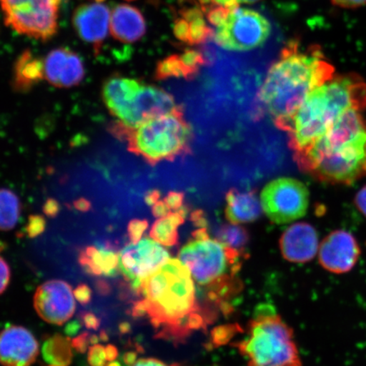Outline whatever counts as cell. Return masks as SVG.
Instances as JSON below:
<instances>
[{"mask_svg": "<svg viewBox=\"0 0 366 366\" xmlns=\"http://www.w3.org/2000/svg\"><path fill=\"white\" fill-rule=\"evenodd\" d=\"M334 72L320 46L303 48L292 39L269 68L259 92V102L282 130L311 92L333 79Z\"/></svg>", "mask_w": 366, "mask_h": 366, "instance_id": "cell-1", "label": "cell"}, {"mask_svg": "<svg viewBox=\"0 0 366 366\" xmlns=\"http://www.w3.org/2000/svg\"><path fill=\"white\" fill-rule=\"evenodd\" d=\"M301 171L330 184L350 185L366 177V119L347 112L304 152L294 154Z\"/></svg>", "mask_w": 366, "mask_h": 366, "instance_id": "cell-2", "label": "cell"}, {"mask_svg": "<svg viewBox=\"0 0 366 366\" xmlns=\"http://www.w3.org/2000/svg\"><path fill=\"white\" fill-rule=\"evenodd\" d=\"M194 280L189 269L179 259L166 263L144 279L140 294L147 302L148 315L155 330V338L182 342L192 332L187 320L201 312L197 303Z\"/></svg>", "mask_w": 366, "mask_h": 366, "instance_id": "cell-3", "label": "cell"}, {"mask_svg": "<svg viewBox=\"0 0 366 366\" xmlns=\"http://www.w3.org/2000/svg\"><path fill=\"white\" fill-rule=\"evenodd\" d=\"M366 109V82L355 73L334 76L314 89L285 127L295 154L304 152L322 137L342 114Z\"/></svg>", "mask_w": 366, "mask_h": 366, "instance_id": "cell-4", "label": "cell"}, {"mask_svg": "<svg viewBox=\"0 0 366 366\" xmlns=\"http://www.w3.org/2000/svg\"><path fill=\"white\" fill-rule=\"evenodd\" d=\"M111 132L117 139L127 142L131 153L152 166L163 160L172 162L189 154L193 137L181 107L137 127H127L117 122L111 127Z\"/></svg>", "mask_w": 366, "mask_h": 366, "instance_id": "cell-5", "label": "cell"}, {"mask_svg": "<svg viewBox=\"0 0 366 366\" xmlns=\"http://www.w3.org/2000/svg\"><path fill=\"white\" fill-rule=\"evenodd\" d=\"M194 239L182 247L178 259L186 265L196 283L208 288L209 296L222 299L237 285L240 252L209 237L206 227L193 232Z\"/></svg>", "mask_w": 366, "mask_h": 366, "instance_id": "cell-6", "label": "cell"}, {"mask_svg": "<svg viewBox=\"0 0 366 366\" xmlns=\"http://www.w3.org/2000/svg\"><path fill=\"white\" fill-rule=\"evenodd\" d=\"M237 349L247 366H303L292 329L267 306L251 320L248 334L237 343Z\"/></svg>", "mask_w": 366, "mask_h": 366, "instance_id": "cell-7", "label": "cell"}, {"mask_svg": "<svg viewBox=\"0 0 366 366\" xmlns=\"http://www.w3.org/2000/svg\"><path fill=\"white\" fill-rule=\"evenodd\" d=\"M272 34V25L262 14L249 8L232 10L213 34L219 48L233 52L262 47Z\"/></svg>", "mask_w": 366, "mask_h": 366, "instance_id": "cell-8", "label": "cell"}, {"mask_svg": "<svg viewBox=\"0 0 366 366\" xmlns=\"http://www.w3.org/2000/svg\"><path fill=\"white\" fill-rule=\"evenodd\" d=\"M6 25L41 41L56 34L58 7L51 0H1Z\"/></svg>", "mask_w": 366, "mask_h": 366, "instance_id": "cell-9", "label": "cell"}, {"mask_svg": "<svg viewBox=\"0 0 366 366\" xmlns=\"http://www.w3.org/2000/svg\"><path fill=\"white\" fill-rule=\"evenodd\" d=\"M310 194L303 182L290 177L277 178L264 187L260 197L263 210L272 222L290 223L303 217Z\"/></svg>", "mask_w": 366, "mask_h": 366, "instance_id": "cell-10", "label": "cell"}, {"mask_svg": "<svg viewBox=\"0 0 366 366\" xmlns=\"http://www.w3.org/2000/svg\"><path fill=\"white\" fill-rule=\"evenodd\" d=\"M170 259L167 250L153 239H144L125 247L121 252L119 268L132 287L140 294L144 279Z\"/></svg>", "mask_w": 366, "mask_h": 366, "instance_id": "cell-11", "label": "cell"}, {"mask_svg": "<svg viewBox=\"0 0 366 366\" xmlns=\"http://www.w3.org/2000/svg\"><path fill=\"white\" fill-rule=\"evenodd\" d=\"M74 297V292L69 283L50 280L36 288L34 309L44 322L62 326L75 313Z\"/></svg>", "mask_w": 366, "mask_h": 366, "instance_id": "cell-12", "label": "cell"}, {"mask_svg": "<svg viewBox=\"0 0 366 366\" xmlns=\"http://www.w3.org/2000/svg\"><path fill=\"white\" fill-rule=\"evenodd\" d=\"M361 249L353 234L337 230L325 237L319 248V262L327 272H350L360 257Z\"/></svg>", "mask_w": 366, "mask_h": 366, "instance_id": "cell-13", "label": "cell"}, {"mask_svg": "<svg viewBox=\"0 0 366 366\" xmlns=\"http://www.w3.org/2000/svg\"><path fill=\"white\" fill-rule=\"evenodd\" d=\"M179 107L173 96L167 91L157 86L144 84L124 121L121 122L129 127H139L155 118L172 113Z\"/></svg>", "mask_w": 366, "mask_h": 366, "instance_id": "cell-14", "label": "cell"}, {"mask_svg": "<svg viewBox=\"0 0 366 366\" xmlns=\"http://www.w3.org/2000/svg\"><path fill=\"white\" fill-rule=\"evenodd\" d=\"M39 354V345L26 328L8 326L0 337V359L3 366H31Z\"/></svg>", "mask_w": 366, "mask_h": 366, "instance_id": "cell-15", "label": "cell"}, {"mask_svg": "<svg viewBox=\"0 0 366 366\" xmlns=\"http://www.w3.org/2000/svg\"><path fill=\"white\" fill-rule=\"evenodd\" d=\"M45 79L57 88L79 85L85 76V69L79 54L65 48L49 52L44 61Z\"/></svg>", "mask_w": 366, "mask_h": 366, "instance_id": "cell-16", "label": "cell"}, {"mask_svg": "<svg viewBox=\"0 0 366 366\" xmlns=\"http://www.w3.org/2000/svg\"><path fill=\"white\" fill-rule=\"evenodd\" d=\"M279 247L283 258L287 262H309L317 254L318 233L309 223H296L283 232L279 241Z\"/></svg>", "mask_w": 366, "mask_h": 366, "instance_id": "cell-17", "label": "cell"}, {"mask_svg": "<svg viewBox=\"0 0 366 366\" xmlns=\"http://www.w3.org/2000/svg\"><path fill=\"white\" fill-rule=\"evenodd\" d=\"M111 14L102 4H86L76 9L73 16L76 33L80 38L94 45L96 52L108 34Z\"/></svg>", "mask_w": 366, "mask_h": 366, "instance_id": "cell-18", "label": "cell"}, {"mask_svg": "<svg viewBox=\"0 0 366 366\" xmlns=\"http://www.w3.org/2000/svg\"><path fill=\"white\" fill-rule=\"evenodd\" d=\"M143 86V81L120 75L109 77L104 81L102 89L104 102L109 112L119 121L124 120Z\"/></svg>", "mask_w": 366, "mask_h": 366, "instance_id": "cell-19", "label": "cell"}, {"mask_svg": "<svg viewBox=\"0 0 366 366\" xmlns=\"http://www.w3.org/2000/svg\"><path fill=\"white\" fill-rule=\"evenodd\" d=\"M146 33L143 14L135 7L120 4L111 15V34L114 39L122 43H134Z\"/></svg>", "mask_w": 366, "mask_h": 366, "instance_id": "cell-20", "label": "cell"}, {"mask_svg": "<svg viewBox=\"0 0 366 366\" xmlns=\"http://www.w3.org/2000/svg\"><path fill=\"white\" fill-rule=\"evenodd\" d=\"M225 216L232 224L256 221L262 214V204L253 190L231 189L226 195Z\"/></svg>", "mask_w": 366, "mask_h": 366, "instance_id": "cell-21", "label": "cell"}, {"mask_svg": "<svg viewBox=\"0 0 366 366\" xmlns=\"http://www.w3.org/2000/svg\"><path fill=\"white\" fill-rule=\"evenodd\" d=\"M45 76L44 62L34 56L31 50L26 49L17 58L14 65L13 88L19 93H26L43 80Z\"/></svg>", "mask_w": 366, "mask_h": 366, "instance_id": "cell-22", "label": "cell"}, {"mask_svg": "<svg viewBox=\"0 0 366 366\" xmlns=\"http://www.w3.org/2000/svg\"><path fill=\"white\" fill-rule=\"evenodd\" d=\"M79 264L85 271L94 276H113L120 258L111 250H99L94 246L86 247L79 255Z\"/></svg>", "mask_w": 366, "mask_h": 366, "instance_id": "cell-23", "label": "cell"}, {"mask_svg": "<svg viewBox=\"0 0 366 366\" xmlns=\"http://www.w3.org/2000/svg\"><path fill=\"white\" fill-rule=\"evenodd\" d=\"M189 209L183 205L177 212H172L167 217L159 218L150 230V237L163 246L172 247L178 242L177 229L185 222Z\"/></svg>", "mask_w": 366, "mask_h": 366, "instance_id": "cell-24", "label": "cell"}, {"mask_svg": "<svg viewBox=\"0 0 366 366\" xmlns=\"http://www.w3.org/2000/svg\"><path fill=\"white\" fill-rule=\"evenodd\" d=\"M42 355L45 362L49 365H70L73 358L71 338L59 333L49 337L44 342Z\"/></svg>", "mask_w": 366, "mask_h": 366, "instance_id": "cell-25", "label": "cell"}, {"mask_svg": "<svg viewBox=\"0 0 366 366\" xmlns=\"http://www.w3.org/2000/svg\"><path fill=\"white\" fill-rule=\"evenodd\" d=\"M217 239L242 254L249 244V235L244 227L230 223L219 227Z\"/></svg>", "mask_w": 366, "mask_h": 366, "instance_id": "cell-26", "label": "cell"}, {"mask_svg": "<svg viewBox=\"0 0 366 366\" xmlns=\"http://www.w3.org/2000/svg\"><path fill=\"white\" fill-rule=\"evenodd\" d=\"M1 229L11 231L16 226L20 217V202L18 197L10 189H3L1 197Z\"/></svg>", "mask_w": 366, "mask_h": 366, "instance_id": "cell-27", "label": "cell"}, {"mask_svg": "<svg viewBox=\"0 0 366 366\" xmlns=\"http://www.w3.org/2000/svg\"><path fill=\"white\" fill-rule=\"evenodd\" d=\"M154 77L158 81L167 80L171 77H183L186 80H191L179 54H172L159 61Z\"/></svg>", "mask_w": 366, "mask_h": 366, "instance_id": "cell-28", "label": "cell"}, {"mask_svg": "<svg viewBox=\"0 0 366 366\" xmlns=\"http://www.w3.org/2000/svg\"><path fill=\"white\" fill-rule=\"evenodd\" d=\"M179 56L183 65L189 72L190 79H193L198 74L200 69L206 63L204 54L194 49H186Z\"/></svg>", "mask_w": 366, "mask_h": 366, "instance_id": "cell-29", "label": "cell"}, {"mask_svg": "<svg viewBox=\"0 0 366 366\" xmlns=\"http://www.w3.org/2000/svg\"><path fill=\"white\" fill-rule=\"evenodd\" d=\"M213 31L210 27L206 24L204 17L198 18V19L190 22V45L200 44L207 41Z\"/></svg>", "mask_w": 366, "mask_h": 366, "instance_id": "cell-30", "label": "cell"}, {"mask_svg": "<svg viewBox=\"0 0 366 366\" xmlns=\"http://www.w3.org/2000/svg\"><path fill=\"white\" fill-rule=\"evenodd\" d=\"M203 11L207 18L210 24L218 26L226 20V18L230 13L231 10L225 7L217 6V4H210L209 6L203 9Z\"/></svg>", "mask_w": 366, "mask_h": 366, "instance_id": "cell-31", "label": "cell"}, {"mask_svg": "<svg viewBox=\"0 0 366 366\" xmlns=\"http://www.w3.org/2000/svg\"><path fill=\"white\" fill-rule=\"evenodd\" d=\"M149 227L147 219H134L128 223L127 232L128 236L132 244H137L141 241L142 237Z\"/></svg>", "mask_w": 366, "mask_h": 366, "instance_id": "cell-32", "label": "cell"}, {"mask_svg": "<svg viewBox=\"0 0 366 366\" xmlns=\"http://www.w3.org/2000/svg\"><path fill=\"white\" fill-rule=\"evenodd\" d=\"M45 219L43 217L39 216V214H33V216H30L26 227L27 236L30 239H35V237L42 234L45 231Z\"/></svg>", "mask_w": 366, "mask_h": 366, "instance_id": "cell-33", "label": "cell"}, {"mask_svg": "<svg viewBox=\"0 0 366 366\" xmlns=\"http://www.w3.org/2000/svg\"><path fill=\"white\" fill-rule=\"evenodd\" d=\"M259 1H262V0H199L202 9L214 4L229 9L231 11L239 7L241 4H254Z\"/></svg>", "mask_w": 366, "mask_h": 366, "instance_id": "cell-34", "label": "cell"}, {"mask_svg": "<svg viewBox=\"0 0 366 366\" xmlns=\"http://www.w3.org/2000/svg\"><path fill=\"white\" fill-rule=\"evenodd\" d=\"M173 33L178 40L182 41L183 43L189 44L190 22L187 21L182 17L176 20L175 24H174Z\"/></svg>", "mask_w": 366, "mask_h": 366, "instance_id": "cell-35", "label": "cell"}, {"mask_svg": "<svg viewBox=\"0 0 366 366\" xmlns=\"http://www.w3.org/2000/svg\"><path fill=\"white\" fill-rule=\"evenodd\" d=\"M107 360L105 347L103 345H94L89 347L88 361L91 366H104Z\"/></svg>", "mask_w": 366, "mask_h": 366, "instance_id": "cell-36", "label": "cell"}, {"mask_svg": "<svg viewBox=\"0 0 366 366\" xmlns=\"http://www.w3.org/2000/svg\"><path fill=\"white\" fill-rule=\"evenodd\" d=\"M164 200L172 212H177V210L181 209L184 205L183 204L184 203V194L181 193V192L172 191Z\"/></svg>", "mask_w": 366, "mask_h": 366, "instance_id": "cell-37", "label": "cell"}, {"mask_svg": "<svg viewBox=\"0 0 366 366\" xmlns=\"http://www.w3.org/2000/svg\"><path fill=\"white\" fill-rule=\"evenodd\" d=\"M90 345V335L88 332H84L80 335L73 338L71 345L73 349L80 354H85Z\"/></svg>", "mask_w": 366, "mask_h": 366, "instance_id": "cell-38", "label": "cell"}, {"mask_svg": "<svg viewBox=\"0 0 366 366\" xmlns=\"http://www.w3.org/2000/svg\"><path fill=\"white\" fill-rule=\"evenodd\" d=\"M75 299L82 305H86L90 303L92 300L91 288L86 285H80L74 290Z\"/></svg>", "mask_w": 366, "mask_h": 366, "instance_id": "cell-39", "label": "cell"}, {"mask_svg": "<svg viewBox=\"0 0 366 366\" xmlns=\"http://www.w3.org/2000/svg\"><path fill=\"white\" fill-rule=\"evenodd\" d=\"M0 274H1V282H0V292L3 295L7 290L9 282L11 280V269L9 264L6 262V260L1 257V262H0Z\"/></svg>", "mask_w": 366, "mask_h": 366, "instance_id": "cell-40", "label": "cell"}, {"mask_svg": "<svg viewBox=\"0 0 366 366\" xmlns=\"http://www.w3.org/2000/svg\"><path fill=\"white\" fill-rule=\"evenodd\" d=\"M81 322L84 326L90 330L97 331L100 327V320L96 315L91 312H84L81 314Z\"/></svg>", "mask_w": 366, "mask_h": 366, "instance_id": "cell-41", "label": "cell"}, {"mask_svg": "<svg viewBox=\"0 0 366 366\" xmlns=\"http://www.w3.org/2000/svg\"><path fill=\"white\" fill-rule=\"evenodd\" d=\"M43 209L46 216L54 218L57 217V214L61 212V205H59L57 200L49 199L46 200Z\"/></svg>", "mask_w": 366, "mask_h": 366, "instance_id": "cell-42", "label": "cell"}, {"mask_svg": "<svg viewBox=\"0 0 366 366\" xmlns=\"http://www.w3.org/2000/svg\"><path fill=\"white\" fill-rule=\"evenodd\" d=\"M180 15L182 18H184L185 20L191 22L198 19V18L203 17L204 16V12L203 11L202 8L193 7L183 9V10L180 11Z\"/></svg>", "mask_w": 366, "mask_h": 366, "instance_id": "cell-43", "label": "cell"}, {"mask_svg": "<svg viewBox=\"0 0 366 366\" xmlns=\"http://www.w3.org/2000/svg\"><path fill=\"white\" fill-rule=\"evenodd\" d=\"M333 6L343 9H357L366 4V0H331Z\"/></svg>", "mask_w": 366, "mask_h": 366, "instance_id": "cell-44", "label": "cell"}, {"mask_svg": "<svg viewBox=\"0 0 366 366\" xmlns=\"http://www.w3.org/2000/svg\"><path fill=\"white\" fill-rule=\"evenodd\" d=\"M172 210L168 207V205L164 200L158 201L157 204H154L152 207V214L154 217L163 218L167 217L168 214H170Z\"/></svg>", "mask_w": 366, "mask_h": 366, "instance_id": "cell-45", "label": "cell"}, {"mask_svg": "<svg viewBox=\"0 0 366 366\" xmlns=\"http://www.w3.org/2000/svg\"><path fill=\"white\" fill-rule=\"evenodd\" d=\"M148 315L147 302L146 300H142L136 302L132 309V315L135 318H141Z\"/></svg>", "mask_w": 366, "mask_h": 366, "instance_id": "cell-46", "label": "cell"}, {"mask_svg": "<svg viewBox=\"0 0 366 366\" xmlns=\"http://www.w3.org/2000/svg\"><path fill=\"white\" fill-rule=\"evenodd\" d=\"M356 207L366 218V185L357 193L355 199Z\"/></svg>", "mask_w": 366, "mask_h": 366, "instance_id": "cell-47", "label": "cell"}, {"mask_svg": "<svg viewBox=\"0 0 366 366\" xmlns=\"http://www.w3.org/2000/svg\"><path fill=\"white\" fill-rule=\"evenodd\" d=\"M132 366H169L166 363L162 362L157 359L154 358H146V359H140L137 361V362Z\"/></svg>", "mask_w": 366, "mask_h": 366, "instance_id": "cell-48", "label": "cell"}, {"mask_svg": "<svg viewBox=\"0 0 366 366\" xmlns=\"http://www.w3.org/2000/svg\"><path fill=\"white\" fill-rule=\"evenodd\" d=\"M81 323L79 320H73V322L66 325L65 333L69 337L75 336L81 330Z\"/></svg>", "mask_w": 366, "mask_h": 366, "instance_id": "cell-49", "label": "cell"}, {"mask_svg": "<svg viewBox=\"0 0 366 366\" xmlns=\"http://www.w3.org/2000/svg\"><path fill=\"white\" fill-rule=\"evenodd\" d=\"M74 207L76 209L79 210V212H88L92 208V204L90 201L85 198H79L75 201Z\"/></svg>", "mask_w": 366, "mask_h": 366, "instance_id": "cell-50", "label": "cell"}, {"mask_svg": "<svg viewBox=\"0 0 366 366\" xmlns=\"http://www.w3.org/2000/svg\"><path fill=\"white\" fill-rule=\"evenodd\" d=\"M160 198V193L159 190H153L149 192L145 196V203L149 206H153L157 204Z\"/></svg>", "mask_w": 366, "mask_h": 366, "instance_id": "cell-51", "label": "cell"}, {"mask_svg": "<svg viewBox=\"0 0 366 366\" xmlns=\"http://www.w3.org/2000/svg\"><path fill=\"white\" fill-rule=\"evenodd\" d=\"M118 353L117 347L113 345H109L105 347V355H107V360L109 362L116 360Z\"/></svg>", "mask_w": 366, "mask_h": 366, "instance_id": "cell-52", "label": "cell"}, {"mask_svg": "<svg viewBox=\"0 0 366 366\" xmlns=\"http://www.w3.org/2000/svg\"><path fill=\"white\" fill-rule=\"evenodd\" d=\"M137 351H129L123 355V361L127 366L134 365L137 362Z\"/></svg>", "mask_w": 366, "mask_h": 366, "instance_id": "cell-53", "label": "cell"}, {"mask_svg": "<svg viewBox=\"0 0 366 366\" xmlns=\"http://www.w3.org/2000/svg\"><path fill=\"white\" fill-rule=\"evenodd\" d=\"M96 287H97V290L99 294L102 295H107L109 294V283L104 281L99 280L96 283Z\"/></svg>", "mask_w": 366, "mask_h": 366, "instance_id": "cell-54", "label": "cell"}, {"mask_svg": "<svg viewBox=\"0 0 366 366\" xmlns=\"http://www.w3.org/2000/svg\"><path fill=\"white\" fill-rule=\"evenodd\" d=\"M119 331L122 334H127L131 331V325L128 322H122L119 326Z\"/></svg>", "mask_w": 366, "mask_h": 366, "instance_id": "cell-55", "label": "cell"}, {"mask_svg": "<svg viewBox=\"0 0 366 366\" xmlns=\"http://www.w3.org/2000/svg\"><path fill=\"white\" fill-rule=\"evenodd\" d=\"M99 340L103 342H107L109 340V335L107 332L104 330L100 332L99 333Z\"/></svg>", "mask_w": 366, "mask_h": 366, "instance_id": "cell-56", "label": "cell"}, {"mask_svg": "<svg viewBox=\"0 0 366 366\" xmlns=\"http://www.w3.org/2000/svg\"><path fill=\"white\" fill-rule=\"evenodd\" d=\"M99 340V337L95 335V334H94V335L90 336V343L92 345H98Z\"/></svg>", "mask_w": 366, "mask_h": 366, "instance_id": "cell-57", "label": "cell"}, {"mask_svg": "<svg viewBox=\"0 0 366 366\" xmlns=\"http://www.w3.org/2000/svg\"><path fill=\"white\" fill-rule=\"evenodd\" d=\"M107 366H122V365L120 363L117 362V361H112V362L108 364Z\"/></svg>", "mask_w": 366, "mask_h": 366, "instance_id": "cell-58", "label": "cell"}, {"mask_svg": "<svg viewBox=\"0 0 366 366\" xmlns=\"http://www.w3.org/2000/svg\"><path fill=\"white\" fill-rule=\"evenodd\" d=\"M51 1L54 4V6H56L58 8L59 6V4H61V0H51Z\"/></svg>", "mask_w": 366, "mask_h": 366, "instance_id": "cell-59", "label": "cell"}, {"mask_svg": "<svg viewBox=\"0 0 366 366\" xmlns=\"http://www.w3.org/2000/svg\"><path fill=\"white\" fill-rule=\"evenodd\" d=\"M95 1L97 3H102L104 1V0H95Z\"/></svg>", "mask_w": 366, "mask_h": 366, "instance_id": "cell-60", "label": "cell"}, {"mask_svg": "<svg viewBox=\"0 0 366 366\" xmlns=\"http://www.w3.org/2000/svg\"><path fill=\"white\" fill-rule=\"evenodd\" d=\"M48 366H59V365H49Z\"/></svg>", "mask_w": 366, "mask_h": 366, "instance_id": "cell-61", "label": "cell"}, {"mask_svg": "<svg viewBox=\"0 0 366 366\" xmlns=\"http://www.w3.org/2000/svg\"><path fill=\"white\" fill-rule=\"evenodd\" d=\"M127 1H132V0H127Z\"/></svg>", "mask_w": 366, "mask_h": 366, "instance_id": "cell-62", "label": "cell"}]
</instances>
